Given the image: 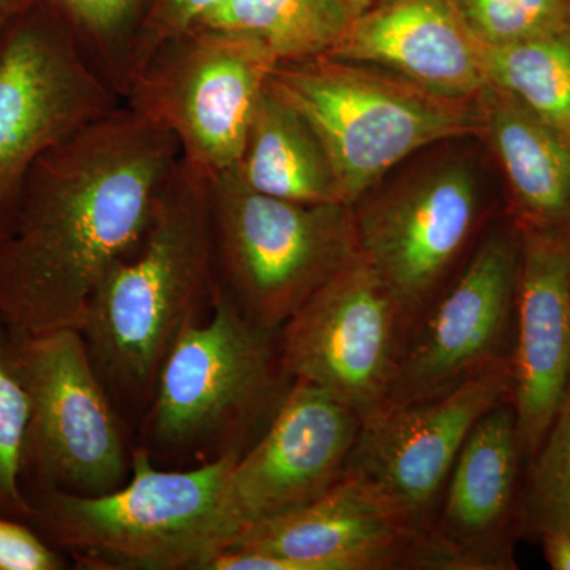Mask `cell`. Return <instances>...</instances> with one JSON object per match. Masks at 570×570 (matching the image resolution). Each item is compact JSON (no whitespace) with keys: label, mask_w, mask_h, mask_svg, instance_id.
<instances>
[{"label":"cell","mask_w":570,"mask_h":570,"mask_svg":"<svg viewBox=\"0 0 570 570\" xmlns=\"http://www.w3.org/2000/svg\"><path fill=\"white\" fill-rule=\"evenodd\" d=\"M362 419L324 390L295 382L264 434L235 461L225 512L235 532L317 501L346 474Z\"/></svg>","instance_id":"obj_15"},{"label":"cell","mask_w":570,"mask_h":570,"mask_svg":"<svg viewBox=\"0 0 570 570\" xmlns=\"http://www.w3.org/2000/svg\"><path fill=\"white\" fill-rule=\"evenodd\" d=\"M124 104L45 0H28L0 48V239L33 165Z\"/></svg>","instance_id":"obj_8"},{"label":"cell","mask_w":570,"mask_h":570,"mask_svg":"<svg viewBox=\"0 0 570 570\" xmlns=\"http://www.w3.org/2000/svg\"><path fill=\"white\" fill-rule=\"evenodd\" d=\"M519 266L515 224L493 228L480 239L412 328L382 409L444 395L512 358Z\"/></svg>","instance_id":"obj_11"},{"label":"cell","mask_w":570,"mask_h":570,"mask_svg":"<svg viewBox=\"0 0 570 570\" xmlns=\"http://www.w3.org/2000/svg\"><path fill=\"white\" fill-rule=\"evenodd\" d=\"M223 2L224 0H141L140 18L130 56L129 85L134 75L145 66L157 48L190 31L206 13Z\"/></svg>","instance_id":"obj_27"},{"label":"cell","mask_w":570,"mask_h":570,"mask_svg":"<svg viewBox=\"0 0 570 570\" xmlns=\"http://www.w3.org/2000/svg\"><path fill=\"white\" fill-rule=\"evenodd\" d=\"M66 21L94 66L122 97L141 0H45Z\"/></svg>","instance_id":"obj_23"},{"label":"cell","mask_w":570,"mask_h":570,"mask_svg":"<svg viewBox=\"0 0 570 570\" xmlns=\"http://www.w3.org/2000/svg\"><path fill=\"white\" fill-rule=\"evenodd\" d=\"M524 532L560 530L570 534V384L523 482Z\"/></svg>","instance_id":"obj_24"},{"label":"cell","mask_w":570,"mask_h":570,"mask_svg":"<svg viewBox=\"0 0 570 570\" xmlns=\"http://www.w3.org/2000/svg\"><path fill=\"white\" fill-rule=\"evenodd\" d=\"M415 535L384 498L344 474L305 508L236 531L225 549L272 554L285 570H387L403 569Z\"/></svg>","instance_id":"obj_17"},{"label":"cell","mask_w":570,"mask_h":570,"mask_svg":"<svg viewBox=\"0 0 570 570\" xmlns=\"http://www.w3.org/2000/svg\"><path fill=\"white\" fill-rule=\"evenodd\" d=\"M236 460L167 469L135 445L121 489L99 497L28 493L29 524L78 569L205 570L235 534L225 485Z\"/></svg>","instance_id":"obj_4"},{"label":"cell","mask_w":570,"mask_h":570,"mask_svg":"<svg viewBox=\"0 0 570 570\" xmlns=\"http://www.w3.org/2000/svg\"><path fill=\"white\" fill-rule=\"evenodd\" d=\"M208 195L217 283L255 324L281 328L358 255L354 206L255 193L234 168Z\"/></svg>","instance_id":"obj_6"},{"label":"cell","mask_w":570,"mask_h":570,"mask_svg":"<svg viewBox=\"0 0 570 570\" xmlns=\"http://www.w3.org/2000/svg\"><path fill=\"white\" fill-rule=\"evenodd\" d=\"M217 294L208 176L181 157L140 243L108 272L78 325L134 431L168 354L187 330L212 317Z\"/></svg>","instance_id":"obj_2"},{"label":"cell","mask_w":570,"mask_h":570,"mask_svg":"<svg viewBox=\"0 0 570 570\" xmlns=\"http://www.w3.org/2000/svg\"><path fill=\"white\" fill-rule=\"evenodd\" d=\"M28 0H0V48H2L3 39L9 31L10 22L13 21L14 14Z\"/></svg>","instance_id":"obj_30"},{"label":"cell","mask_w":570,"mask_h":570,"mask_svg":"<svg viewBox=\"0 0 570 570\" xmlns=\"http://www.w3.org/2000/svg\"><path fill=\"white\" fill-rule=\"evenodd\" d=\"M332 58L367 63L452 99L490 88L483 47L456 0H379L356 14Z\"/></svg>","instance_id":"obj_18"},{"label":"cell","mask_w":570,"mask_h":570,"mask_svg":"<svg viewBox=\"0 0 570 570\" xmlns=\"http://www.w3.org/2000/svg\"><path fill=\"white\" fill-rule=\"evenodd\" d=\"M346 2L355 18L356 14L363 13V11L373 7L379 0H346Z\"/></svg>","instance_id":"obj_31"},{"label":"cell","mask_w":570,"mask_h":570,"mask_svg":"<svg viewBox=\"0 0 570 570\" xmlns=\"http://www.w3.org/2000/svg\"><path fill=\"white\" fill-rule=\"evenodd\" d=\"M409 335L403 306L358 253L281 326V347L295 382L324 390L363 422L387 403Z\"/></svg>","instance_id":"obj_10"},{"label":"cell","mask_w":570,"mask_h":570,"mask_svg":"<svg viewBox=\"0 0 570 570\" xmlns=\"http://www.w3.org/2000/svg\"><path fill=\"white\" fill-rule=\"evenodd\" d=\"M482 47H502L570 28V0H456Z\"/></svg>","instance_id":"obj_25"},{"label":"cell","mask_w":570,"mask_h":570,"mask_svg":"<svg viewBox=\"0 0 570 570\" xmlns=\"http://www.w3.org/2000/svg\"><path fill=\"white\" fill-rule=\"evenodd\" d=\"M28 411V396L7 360L0 322V517L26 523L32 515L31 504L21 489V452Z\"/></svg>","instance_id":"obj_26"},{"label":"cell","mask_w":570,"mask_h":570,"mask_svg":"<svg viewBox=\"0 0 570 570\" xmlns=\"http://www.w3.org/2000/svg\"><path fill=\"white\" fill-rule=\"evenodd\" d=\"M181 148L122 104L41 156L0 239V322L78 328L108 272L138 246Z\"/></svg>","instance_id":"obj_1"},{"label":"cell","mask_w":570,"mask_h":570,"mask_svg":"<svg viewBox=\"0 0 570 570\" xmlns=\"http://www.w3.org/2000/svg\"><path fill=\"white\" fill-rule=\"evenodd\" d=\"M505 401H512L510 358L444 395L382 409L363 420L346 474L376 491L420 534L436 517L472 428Z\"/></svg>","instance_id":"obj_12"},{"label":"cell","mask_w":570,"mask_h":570,"mask_svg":"<svg viewBox=\"0 0 570 570\" xmlns=\"http://www.w3.org/2000/svg\"><path fill=\"white\" fill-rule=\"evenodd\" d=\"M352 20L346 0H224L194 28L242 37L284 63L328 56Z\"/></svg>","instance_id":"obj_21"},{"label":"cell","mask_w":570,"mask_h":570,"mask_svg":"<svg viewBox=\"0 0 570 570\" xmlns=\"http://www.w3.org/2000/svg\"><path fill=\"white\" fill-rule=\"evenodd\" d=\"M3 347L28 396L21 489L99 497L132 474L135 431L112 403L75 326L22 335Z\"/></svg>","instance_id":"obj_7"},{"label":"cell","mask_w":570,"mask_h":570,"mask_svg":"<svg viewBox=\"0 0 570 570\" xmlns=\"http://www.w3.org/2000/svg\"><path fill=\"white\" fill-rule=\"evenodd\" d=\"M358 253L414 328L478 234L482 204L468 165L449 163L354 206Z\"/></svg>","instance_id":"obj_13"},{"label":"cell","mask_w":570,"mask_h":570,"mask_svg":"<svg viewBox=\"0 0 570 570\" xmlns=\"http://www.w3.org/2000/svg\"><path fill=\"white\" fill-rule=\"evenodd\" d=\"M543 557L553 570H570V534L560 530H542L538 534Z\"/></svg>","instance_id":"obj_29"},{"label":"cell","mask_w":570,"mask_h":570,"mask_svg":"<svg viewBox=\"0 0 570 570\" xmlns=\"http://www.w3.org/2000/svg\"><path fill=\"white\" fill-rule=\"evenodd\" d=\"M268 86L316 130L351 206L411 154L482 135L478 102L442 96L367 63L332 56L277 63Z\"/></svg>","instance_id":"obj_5"},{"label":"cell","mask_w":570,"mask_h":570,"mask_svg":"<svg viewBox=\"0 0 570 570\" xmlns=\"http://www.w3.org/2000/svg\"><path fill=\"white\" fill-rule=\"evenodd\" d=\"M478 104L482 137L508 179L513 224L570 234V138L493 86Z\"/></svg>","instance_id":"obj_19"},{"label":"cell","mask_w":570,"mask_h":570,"mask_svg":"<svg viewBox=\"0 0 570 570\" xmlns=\"http://www.w3.org/2000/svg\"><path fill=\"white\" fill-rule=\"evenodd\" d=\"M70 558L26 521L0 517V570H63Z\"/></svg>","instance_id":"obj_28"},{"label":"cell","mask_w":570,"mask_h":570,"mask_svg":"<svg viewBox=\"0 0 570 570\" xmlns=\"http://www.w3.org/2000/svg\"><path fill=\"white\" fill-rule=\"evenodd\" d=\"M234 170L247 187L296 204H344L324 142L305 116L266 85Z\"/></svg>","instance_id":"obj_20"},{"label":"cell","mask_w":570,"mask_h":570,"mask_svg":"<svg viewBox=\"0 0 570 570\" xmlns=\"http://www.w3.org/2000/svg\"><path fill=\"white\" fill-rule=\"evenodd\" d=\"M519 232L510 360L512 406L528 463L549 433L570 384V234Z\"/></svg>","instance_id":"obj_16"},{"label":"cell","mask_w":570,"mask_h":570,"mask_svg":"<svg viewBox=\"0 0 570 570\" xmlns=\"http://www.w3.org/2000/svg\"><path fill=\"white\" fill-rule=\"evenodd\" d=\"M490 86L570 138V28L483 47Z\"/></svg>","instance_id":"obj_22"},{"label":"cell","mask_w":570,"mask_h":570,"mask_svg":"<svg viewBox=\"0 0 570 570\" xmlns=\"http://www.w3.org/2000/svg\"><path fill=\"white\" fill-rule=\"evenodd\" d=\"M276 66L253 41L193 28L154 51L124 104L170 130L183 159L214 176L238 164Z\"/></svg>","instance_id":"obj_9"},{"label":"cell","mask_w":570,"mask_h":570,"mask_svg":"<svg viewBox=\"0 0 570 570\" xmlns=\"http://www.w3.org/2000/svg\"><path fill=\"white\" fill-rule=\"evenodd\" d=\"M523 449L512 401L475 423L450 472L436 517L415 535L403 569H517L523 528Z\"/></svg>","instance_id":"obj_14"},{"label":"cell","mask_w":570,"mask_h":570,"mask_svg":"<svg viewBox=\"0 0 570 570\" xmlns=\"http://www.w3.org/2000/svg\"><path fill=\"white\" fill-rule=\"evenodd\" d=\"M294 384L281 328L249 321L219 288L212 317L187 330L165 360L135 442L167 469L239 459Z\"/></svg>","instance_id":"obj_3"}]
</instances>
